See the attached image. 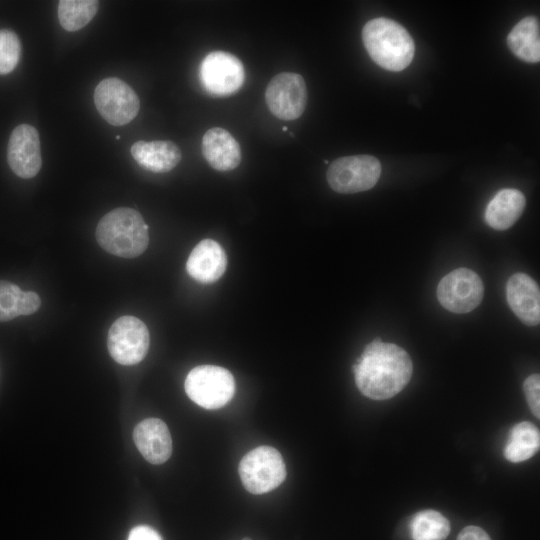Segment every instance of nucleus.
Here are the masks:
<instances>
[{"mask_svg":"<svg viewBox=\"0 0 540 540\" xmlns=\"http://www.w3.org/2000/svg\"><path fill=\"white\" fill-rule=\"evenodd\" d=\"M352 369L356 385L364 396L385 400L409 383L413 364L403 348L374 339L366 345Z\"/></svg>","mask_w":540,"mask_h":540,"instance_id":"nucleus-1","label":"nucleus"},{"mask_svg":"<svg viewBox=\"0 0 540 540\" xmlns=\"http://www.w3.org/2000/svg\"><path fill=\"white\" fill-rule=\"evenodd\" d=\"M362 40L372 60L386 70L401 71L413 60L414 41L394 20L375 18L368 21L362 30Z\"/></svg>","mask_w":540,"mask_h":540,"instance_id":"nucleus-2","label":"nucleus"},{"mask_svg":"<svg viewBox=\"0 0 540 540\" xmlns=\"http://www.w3.org/2000/svg\"><path fill=\"white\" fill-rule=\"evenodd\" d=\"M96 240L105 251L123 258L141 255L149 243L148 226L142 215L127 207L105 214L96 228Z\"/></svg>","mask_w":540,"mask_h":540,"instance_id":"nucleus-3","label":"nucleus"},{"mask_svg":"<svg viewBox=\"0 0 540 540\" xmlns=\"http://www.w3.org/2000/svg\"><path fill=\"white\" fill-rule=\"evenodd\" d=\"M188 397L205 409H218L234 395L235 380L227 369L215 365L194 367L184 383Z\"/></svg>","mask_w":540,"mask_h":540,"instance_id":"nucleus-4","label":"nucleus"},{"mask_svg":"<svg viewBox=\"0 0 540 540\" xmlns=\"http://www.w3.org/2000/svg\"><path fill=\"white\" fill-rule=\"evenodd\" d=\"M244 488L252 494H264L277 488L286 477L284 460L271 446H259L241 459L238 467Z\"/></svg>","mask_w":540,"mask_h":540,"instance_id":"nucleus-5","label":"nucleus"},{"mask_svg":"<svg viewBox=\"0 0 540 540\" xmlns=\"http://www.w3.org/2000/svg\"><path fill=\"white\" fill-rule=\"evenodd\" d=\"M381 175L380 161L371 155H352L334 160L327 170L329 186L336 192L351 194L369 190Z\"/></svg>","mask_w":540,"mask_h":540,"instance_id":"nucleus-6","label":"nucleus"},{"mask_svg":"<svg viewBox=\"0 0 540 540\" xmlns=\"http://www.w3.org/2000/svg\"><path fill=\"white\" fill-rule=\"evenodd\" d=\"M149 331L143 321L134 316H122L110 327L107 337L111 357L121 365H135L146 356Z\"/></svg>","mask_w":540,"mask_h":540,"instance_id":"nucleus-7","label":"nucleus"},{"mask_svg":"<svg viewBox=\"0 0 540 540\" xmlns=\"http://www.w3.org/2000/svg\"><path fill=\"white\" fill-rule=\"evenodd\" d=\"M484 286L479 275L468 268H458L444 276L437 287L439 303L457 314L474 310L482 301Z\"/></svg>","mask_w":540,"mask_h":540,"instance_id":"nucleus-8","label":"nucleus"},{"mask_svg":"<svg viewBox=\"0 0 540 540\" xmlns=\"http://www.w3.org/2000/svg\"><path fill=\"white\" fill-rule=\"evenodd\" d=\"M94 103L100 115L114 126L125 125L132 121L140 108L135 91L115 77L103 79L96 86Z\"/></svg>","mask_w":540,"mask_h":540,"instance_id":"nucleus-9","label":"nucleus"},{"mask_svg":"<svg viewBox=\"0 0 540 540\" xmlns=\"http://www.w3.org/2000/svg\"><path fill=\"white\" fill-rule=\"evenodd\" d=\"M265 101L270 112L277 118H299L307 104V87L303 77L293 72L277 74L266 87Z\"/></svg>","mask_w":540,"mask_h":540,"instance_id":"nucleus-10","label":"nucleus"},{"mask_svg":"<svg viewBox=\"0 0 540 540\" xmlns=\"http://www.w3.org/2000/svg\"><path fill=\"white\" fill-rule=\"evenodd\" d=\"M199 74L203 87L215 96L235 93L245 79L240 59L224 51H213L206 55L201 62Z\"/></svg>","mask_w":540,"mask_h":540,"instance_id":"nucleus-11","label":"nucleus"},{"mask_svg":"<svg viewBox=\"0 0 540 540\" xmlns=\"http://www.w3.org/2000/svg\"><path fill=\"white\" fill-rule=\"evenodd\" d=\"M11 170L23 179L33 178L42 165L39 133L29 124H20L12 131L7 148Z\"/></svg>","mask_w":540,"mask_h":540,"instance_id":"nucleus-12","label":"nucleus"},{"mask_svg":"<svg viewBox=\"0 0 540 540\" xmlns=\"http://www.w3.org/2000/svg\"><path fill=\"white\" fill-rule=\"evenodd\" d=\"M508 304L520 321L535 326L540 321V291L537 283L525 273H515L506 285Z\"/></svg>","mask_w":540,"mask_h":540,"instance_id":"nucleus-13","label":"nucleus"},{"mask_svg":"<svg viewBox=\"0 0 540 540\" xmlns=\"http://www.w3.org/2000/svg\"><path fill=\"white\" fill-rule=\"evenodd\" d=\"M226 266V253L213 239L200 241L191 251L186 263L188 274L202 284L217 281L224 274Z\"/></svg>","mask_w":540,"mask_h":540,"instance_id":"nucleus-14","label":"nucleus"},{"mask_svg":"<svg viewBox=\"0 0 540 540\" xmlns=\"http://www.w3.org/2000/svg\"><path fill=\"white\" fill-rule=\"evenodd\" d=\"M134 442L142 456L152 464L166 462L172 453V439L167 425L160 419L141 421L133 431Z\"/></svg>","mask_w":540,"mask_h":540,"instance_id":"nucleus-15","label":"nucleus"},{"mask_svg":"<svg viewBox=\"0 0 540 540\" xmlns=\"http://www.w3.org/2000/svg\"><path fill=\"white\" fill-rule=\"evenodd\" d=\"M202 154L208 164L218 171L235 169L241 161V149L237 140L227 130L214 127L202 138Z\"/></svg>","mask_w":540,"mask_h":540,"instance_id":"nucleus-16","label":"nucleus"},{"mask_svg":"<svg viewBox=\"0 0 540 540\" xmlns=\"http://www.w3.org/2000/svg\"><path fill=\"white\" fill-rule=\"evenodd\" d=\"M131 154L141 167L154 173L172 170L182 157L180 148L168 140H139L132 145Z\"/></svg>","mask_w":540,"mask_h":540,"instance_id":"nucleus-17","label":"nucleus"},{"mask_svg":"<svg viewBox=\"0 0 540 540\" xmlns=\"http://www.w3.org/2000/svg\"><path fill=\"white\" fill-rule=\"evenodd\" d=\"M526 205L524 194L512 188L498 191L485 211L486 223L495 230L510 228L521 216Z\"/></svg>","mask_w":540,"mask_h":540,"instance_id":"nucleus-18","label":"nucleus"},{"mask_svg":"<svg viewBox=\"0 0 540 540\" xmlns=\"http://www.w3.org/2000/svg\"><path fill=\"white\" fill-rule=\"evenodd\" d=\"M539 22L536 17L528 16L520 20L507 37L511 52L519 59L536 63L540 60Z\"/></svg>","mask_w":540,"mask_h":540,"instance_id":"nucleus-19","label":"nucleus"},{"mask_svg":"<svg viewBox=\"0 0 540 540\" xmlns=\"http://www.w3.org/2000/svg\"><path fill=\"white\" fill-rule=\"evenodd\" d=\"M540 433L531 422H520L510 431L504 447V457L513 463L531 458L539 450Z\"/></svg>","mask_w":540,"mask_h":540,"instance_id":"nucleus-20","label":"nucleus"},{"mask_svg":"<svg viewBox=\"0 0 540 540\" xmlns=\"http://www.w3.org/2000/svg\"><path fill=\"white\" fill-rule=\"evenodd\" d=\"M98 8L96 0H61L58 4L60 25L67 31H78L93 19Z\"/></svg>","mask_w":540,"mask_h":540,"instance_id":"nucleus-21","label":"nucleus"},{"mask_svg":"<svg viewBox=\"0 0 540 540\" xmlns=\"http://www.w3.org/2000/svg\"><path fill=\"white\" fill-rule=\"evenodd\" d=\"M413 540H444L450 532L448 519L435 510L416 513L410 523Z\"/></svg>","mask_w":540,"mask_h":540,"instance_id":"nucleus-22","label":"nucleus"},{"mask_svg":"<svg viewBox=\"0 0 540 540\" xmlns=\"http://www.w3.org/2000/svg\"><path fill=\"white\" fill-rule=\"evenodd\" d=\"M21 57V42L17 34L8 29L0 30V75L14 70Z\"/></svg>","mask_w":540,"mask_h":540,"instance_id":"nucleus-23","label":"nucleus"},{"mask_svg":"<svg viewBox=\"0 0 540 540\" xmlns=\"http://www.w3.org/2000/svg\"><path fill=\"white\" fill-rule=\"evenodd\" d=\"M24 291L17 285L0 280V322H5L22 315Z\"/></svg>","mask_w":540,"mask_h":540,"instance_id":"nucleus-24","label":"nucleus"},{"mask_svg":"<svg viewBox=\"0 0 540 540\" xmlns=\"http://www.w3.org/2000/svg\"><path fill=\"white\" fill-rule=\"evenodd\" d=\"M523 390L531 412L539 418L540 415V376L532 374L523 384Z\"/></svg>","mask_w":540,"mask_h":540,"instance_id":"nucleus-25","label":"nucleus"},{"mask_svg":"<svg viewBox=\"0 0 540 540\" xmlns=\"http://www.w3.org/2000/svg\"><path fill=\"white\" fill-rule=\"evenodd\" d=\"M127 540H162L160 534L150 526L140 525L133 528Z\"/></svg>","mask_w":540,"mask_h":540,"instance_id":"nucleus-26","label":"nucleus"},{"mask_svg":"<svg viewBox=\"0 0 540 540\" xmlns=\"http://www.w3.org/2000/svg\"><path fill=\"white\" fill-rule=\"evenodd\" d=\"M457 540H491L489 535L478 526H467L461 530Z\"/></svg>","mask_w":540,"mask_h":540,"instance_id":"nucleus-27","label":"nucleus"},{"mask_svg":"<svg viewBox=\"0 0 540 540\" xmlns=\"http://www.w3.org/2000/svg\"><path fill=\"white\" fill-rule=\"evenodd\" d=\"M282 130H283V131H287V130H288V127H287V126H283V127H282Z\"/></svg>","mask_w":540,"mask_h":540,"instance_id":"nucleus-28","label":"nucleus"},{"mask_svg":"<svg viewBox=\"0 0 540 540\" xmlns=\"http://www.w3.org/2000/svg\"><path fill=\"white\" fill-rule=\"evenodd\" d=\"M242 540H251L249 537H244Z\"/></svg>","mask_w":540,"mask_h":540,"instance_id":"nucleus-29","label":"nucleus"},{"mask_svg":"<svg viewBox=\"0 0 540 540\" xmlns=\"http://www.w3.org/2000/svg\"><path fill=\"white\" fill-rule=\"evenodd\" d=\"M324 163L328 164V163H329V161H328V160H324Z\"/></svg>","mask_w":540,"mask_h":540,"instance_id":"nucleus-30","label":"nucleus"}]
</instances>
